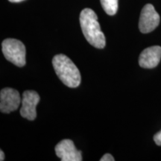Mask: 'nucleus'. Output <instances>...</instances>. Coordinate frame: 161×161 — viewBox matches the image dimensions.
Instances as JSON below:
<instances>
[{
  "mask_svg": "<svg viewBox=\"0 0 161 161\" xmlns=\"http://www.w3.org/2000/svg\"><path fill=\"white\" fill-rule=\"evenodd\" d=\"M160 23V15L152 4H147L140 14L139 29L143 34L150 33L158 27Z\"/></svg>",
  "mask_w": 161,
  "mask_h": 161,
  "instance_id": "obj_4",
  "label": "nucleus"
},
{
  "mask_svg": "<svg viewBox=\"0 0 161 161\" xmlns=\"http://www.w3.org/2000/svg\"><path fill=\"white\" fill-rule=\"evenodd\" d=\"M2 47L4 55L8 61L19 67L25 65V47L21 41L8 38L3 42Z\"/></svg>",
  "mask_w": 161,
  "mask_h": 161,
  "instance_id": "obj_3",
  "label": "nucleus"
},
{
  "mask_svg": "<svg viewBox=\"0 0 161 161\" xmlns=\"http://www.w3.org/2000/svg\"><path fill=\"white\" fill-rule=\"evenodd\" d=\"M9 2H11V3H21V2L24 1V0H8Z\"/></svg>",
  "mask_w": 161,
  "mask_h": 161,
  "instance_id": "obj_13",
  "label": "nucleus"
},
{
  "mask_svg": "<svg viewBox=\"0 0 161 161\" xmlns=\"http://www.w3.org/2000/svg\"><path fill=\"white\" fill-rule=\"evenodd\" d=\"M52 65L58 78L66 86L75 88L80 85V72L69 58L62 54L55 55L52 59Z\"/></svg>",
  "mask_w": 161,
  "mask_h": 161,
  "instance_id": "obj_2",
  "label": "nucleus"
},
{
  "mask_svg": "<svg viewBox=\"0 0 161 161\" xmlns=\"http://www.w3.org/2000/svg\"><path fill=\"white\" fill-rule=\"evenodd\" d=\"M154 140L158 146H161V130L154 136Z\"/></svg>",
  "mask_w": 161,
  "mask_h": 161,
  "instance_id": "obj_10",
  "label": "nucleus"
},
{
  "mask_svg": "<svg viewBox=\"0 0 161 161\" xmlns=\"http://www.w3.org/2000/svg\"><path fill=\"white\" fill-rule=\"evenodd\" d=\"M102 8L107 14L115 15L118 11V0H100Z\"/></svg>",
  "mask_w": 161,
  "mask_h": 161,
  "instance_id": "obj_9",
  "label": "nucleus"
},
{
  "mask_svg": "<svg viewBox=\"0 0 161 161\" xmlns=\"http://www.w3.org/2000/svg\"><path fill=\"white\" fill-rule=\"evenodd\" d=\"M114 158L110 154H105L100 159V161H114Z\"/></svg>",
  "mask_w": 161,
  "mask_h": 161,
  "instance_id": "obj_11",
  "label": "nucleus"
},
{
  "mask_svg": "<svg viewBox=\"0 0 161 161\" xmlns=\"http://www.w3.org/2000/svg\"><path fill=\"white\" fill-rule=\"evenodd\" d=\"M161 59V47L154 46L144 49L139 58V64L146 69H153L160 63Z\"/></svg>",
  "mask_w": 161,
  "mask_h": 161,
  "instance_id": "obj_8",
  "label": "nucleus"
},
{
  "mask_svg": "<svg viewBox=\"0 0 161 161\" xmlns=\"http://www.w3.org/2000/svg\"><path fill=\"white\" fill-rule=\"evenodd\" d=\"M5 160V154H4V152L3 151H0V160L3 161Z\"/></svg>",
  "mask_w": 161,
  "mask_h": 161,
  "instance_id": "obj_12",
  "label": "nucleus"
},
{
  "mask_svg": "<svg viewBox=\"0 0 161 161\" xmlns=\"http://www.w3.org/2000/svg\"><path fill=\"white\" fill-rule=\"evenodd\" d=\"M55 154L62 161H81V152L76 149L71 140H63L55 146Z\"/></svg>",
  "mask_w": 161,
  "mask_h": 161,
  "instance_id": "obj_7",
  "label": "nucleus"
},
{
  "mask_svg": "<svg viewBox=\"0 0 161 161\" xmlns=\"http://www.w3.org/2000/svg\"><path fill=\"white\" fill-rule=\"evenodd\" d=\"M40 99V96L37 92L33 90H27L24 92L22 98L20 115L30 121L35 120L37 116L36 107L39 103Z\"/></svg>",
  "mask_w": 161,
  "mask_h": 161,
  "instance_id": "obj_5",
  "label": "nucleus"
},
{
  "mask_svg": "<svg viewBox=\"0 0 161 161\" xmlns=\"http://www.w3.org/2000/svg\"><path fill=\"white\" fill-rule=\"evenodd\" d=\"M80 25L86 40L97 49H103L106 40L98 23L96 14L90 8H84L80 14Z\"/></svg>",
  "mask_w": 161,
  "mask_h": 161,
  "instance_id": "obj_1",
  "label": "nucleus"
},
{
  "mask_svg": "<svg viewBox=\"0 0 161 161\" xmlns=\"http://www.w3.org/2000/svg\"><path fill=\"white\" fill-rule=\"evenodd\" d=\"M21 103L20 95L17 90L12 88H4L0 92V110L4 114H9L19 108Z\"/></svg>",
  "mask_w": 161,
  "mask_h": 161,
  "instance_id": "obj_6",
  "label": "nucleus"
}]
</instances>
